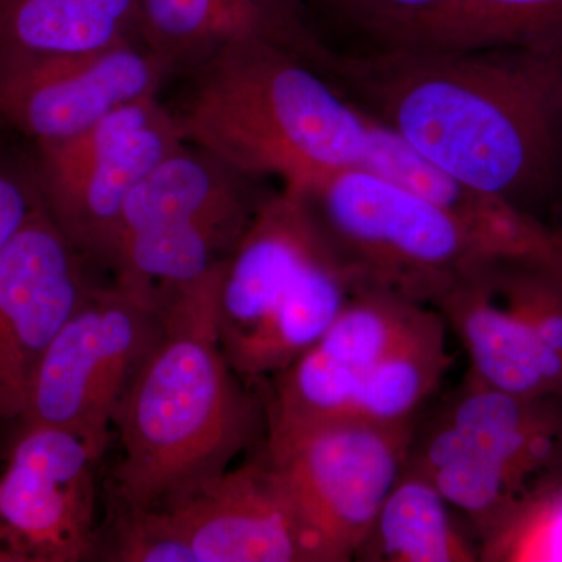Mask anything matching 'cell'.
Listing matches in <instances>:
<instances>
[{
    "label": "cell",
    "mask_w": 562,
    "mask_h": 562,
    "mask_svg": "<svg viewBox=\"0 0 562 562\" xmlns=\"http://www.w3.org/2000/svg\"><path fill=\"white\" fill-rule=\"evenodd\" d=\"M191 74L171 110L181 139L239 176L277 177L297 191L324 173L366 168L373 114L305 58L239 44Z\"/></svg>",
    "instance_id": "3"
},
{
    "label": "cell",
    "mask_w": 562,
    "mask_h": 562,
    "mask_svg": "<svg viewBox=\"0 0 562 562\" xmlns=\"http://www.w3.org/2000/svg\"><path fill=\"white\" fill-rule=\"evenodd\" d=\"M138 40V0H0V54H80Z\"/></svg>",
    "instance_id": "22"
},
{
    "label": "cell",
    "mask_w": 562,
    "mask_h": 562,
    "mask_svg": "<svg viewBox=\"0 0 562 562\" xmlns=\"http://www.w3.org/2000/svg\"><path fill=\"white\" fill-rule=\"evenodd\" d=\"M449 327L438 310L425 308L409 331L366 376L344 419L373 424L416 420L453 364Z\"/></svg>",
    "instance_id": "24"
},
{
    "label": "cell",
    "mask_w": 562,
    "mask_h": 562,
    "mask_svg": "<svg viewBox=\"0 0 562 562\" xmlns=\"http://www.w3.org/2000/svg\"><path fill=\"white\" fill-rule=\"evenodd\" d=\"M353 561L476 562L473 542L425 473L406 462Z\"/></svg>",
    "instance_id": "21"
},
{
    "label": "cell",
    "mask_w": 562,
    "mask_h": 562,
    "mask_svg": "<svg viewBox=\"0 0 562 562\" xmlns=\"http://www.w3.org/2000/svg\"><path fill=\"white\" fill-rule=\"evenodd\" d=\"M165 327L157 299L114 281L91 286L44 351L20 419L74 432L103 457L122 398Z\"/></svg>",
    "instance_id": "6"
},
{
    "label": "cell",
    "mask_w": 562,
    "mask_h": 562,
    "mask_svg": "<svg viewBox=\"0 0 562 562\" xmlns=\"http://www.w3.org/2000/svg\"><path fill=\"white\" fill-rule=\"evenodd\" d=\"M553 220L552 224L557 225L558 228L562 231V187L560 191V195H558L557 203L553 206Z\"/></svg>",
    "instance_id": "29"
},
{
    "label": "cell",
    "mask_w": 562,
    "mask_h": 562,
    "mask_svg": "<svg viewBox=\"0 0 562 562\" xmlns=\"http://www.w3.org/2000/svg\"><path fill=\"white\" fill-rule=\"evenodd\" d=\"M322 70L436 168L536 216L553 211L562 187L561 57L382 46L368 55L330 49Z\"/></svg>",
    "instance_id": "1"
},
{
    "label": "cell",
    "mask_w": 562,
    "mask_h": 562,
    "mask_svg": "<svg viewBox=\"0 0 562 562\" xmlns=\"http://www.w3.org/2000/svg\"><path fill=\"white\" fill-rule=\"evenodd\" d=\"M221 268L165 302V333L114 416V490L124 505L176 501L227 472L266 431L265 403L244 386L217 335Z\"/></svg>",
    "instance_id": "2"
},
{
    "label": "cell",
    "mask_w": 562,
    "mask_h": 562,
    "mask_svg": "<svg viewBox=\"0 0 562 562\" xmlns=\"http://www.w3.org/2000/svg\"><path fill=\"white\" fill-rule=\"evenodd\" d=\"M0 562H9V560H7L5 553L2 552V549H0Z\"/></svg>",
    "instance_id": "30"
},
{
    "label": "cell",
    "mask_w": 562,
    "mask_h": 562,
    "mask_svg": "<svg viewBox=\"0 0 562 562\" xmlns=\"http://www.w3.org/2000/svg\"><path fill=\"white\" fill-rule=\"evenodd\" d=\"M375 38L383 47L524 49L562 58V0H443Z\"/></svg>",
    "instance_id": "19"
},
{
    "label": "cell",
    "mask_w": 562,
    "mask_h": 562,
    "mask_svg": "<svg viewBox=\"0 0 562 562\" xmlns=\"http://www.w3.org/2000/svg\"><path fill=\"white\" fill-rule=\"evenodd\" d=\"M239 176L184 144L136 184L102 265L114 283L162 302L224 265L258 203Z\"/></svg>",
    "instance_id": "5"
},
{
    "label": "cell",
    "mask_w": 562,
    "mask_h": 562,
    "mask_svg": "<svg viewBox=\"0 0 562 562\" xmlns=\"http://www.w3.org/2000/svg\"><path fill=\"white\" fill-rule=\"evenodd\" d=\"M43 203L35 166L27 171L0 147V250Z\"/></svg>",
    "instance_id": "27"
},
{
    "label": "cell",
    "mask_w": 562,
    "mask_h": 562,
    "mask_svg": "<svg viewBox=\"0 0 562 562\" xmlns=\"http://www.w3.org/2000/svg\"><path fill=\"white\" fill-rule=\"evenodd\" d=\"M408 461L468 517L479 543L536 492L438 414L416 424Z\"/></svg>",
    "instance_id": "20"
},
{
    "label": "cell",
    "mask_w": 562,
    "mask_h": 562,
    "mask_svg": "<svg viewBox=\"0 0 562 562\" xmlns=\"http://www.w3.org/2000/svg\"><path fill=\"white\" fill-rule=\"evenodd\" d=\"M479 547L483 562H562V476L536 491Z\"/></svg>",
    "instance_id": "25"
},
{
    "label": "cell",
    "mask_w": 562,
    "mask_h": 562,
    "mask_svg": "<svg viewBox=\"0 0 562 562\" xmlns=\"http://www.w3.org/2000/svg\"><path fill=\"white\" fill-rule=\"evenodd\" d=\"M80 436L24 425L0 475V549L9 562H80L98 554V468Z\"/></svg>",
    "instance_id": "10"
},
{
    "label": "cell",
    "mask_w": 562,
    "mask_h": 562,
    "mask_svg": "<svg viewBox=\"0 0 562 562\" xmlns=\"http://www.w3.org/2000/svg\"><path fill=\"white\" fill-rule=\"evenodd\" d=\"M158 508L195 562H328L265 452Z\"/></svg>",
    "instance_id": "14"
},
{
    "label": "cell",
    "mask_w": 562,
    "mask_h": 562,
    "mask_svg": "<svg viewBox=\"0 0 562 562\" xmlns=\"http://www.w3.org/2000/svg\"><path fill=\"white\" fill-rule=\"evenodd\" d=\"M428 306L369 288H355L327 331L272 375L266 435H284L344 419L366 376L409 331Z\"/></svg>",
    "instance_id": "13"
},
{
    "label": "cell",
    "mask_w": 562,
    "mask_h": 562,
    "mask_svg": "<svg viewBox=\"0 0 562 562\" xmlns=\"http://www.w3.org/2000/svg\"><path fill=\"white\" fill-rule=\"evenodd\" d=\"M435 310L476 379L516 394L562 395V266L492 260Z\"/></svg>",
    "instance_id": "8"
},
{
    "label": "cell",
    "mask_w": 562,
    "mask_h": 562,
    "mask_svg": "<svg viewBox=\"0 0 562 562\" xmlns=\"http://www.w3.org/2000/svg\"><path fill=\"white\" fill-rule=\"evenodd\" d=\"M308 0H138V40L169 74L217 52L272 44L319 68L328 47L312 31Z\"/></svg>",
    "instance_id": "16"
},
{
    "label": "cell",
    "mask_w": 562,
    "mask_h": 562,
    "mask_svg": "<svg viewBox=\"0 0 562 562\" xmlns=\"http://www.w3.org/2000/svg\"><path fill=\"white\" fill-rule=\"evenodd\" d=\"M353 290L349 271L333 254L305 277L257 331L225 357L241 379L276 375L319 341Z\"/></svg>",
    "instance_id": "23"
},
{
    "label": "cell",
    "mask_w": 562,
    "mask_h": 562,
    "mask_svg": "<svg viewBox=\"0 0 562 562\" xmlns=\"http://www.w3.org/2000/svg\"><path fill=\"white\" fill-rule=\"evenodd\" d=\"M295 192L355 288L435 308L458 281L501 260L435 203L368 169L324 173Z\"/></svg>",
    "instance_id": "4"
},
{
    "label": "cell",
    "mask_w": 562,
    "mask_h": 562,
    "mask_svg": "<svg viewBox=\"0 0 562 562\" xmlns=\"http://www.w3.org/2000/svg\"><path fill=\"white\" fill-rule=\"evenodd\" d=\"M44 203L0 250V417L20 419L44 351L91 284Z\"/></svg>",
    "instance_id": "12"
},
{
    "label": "cell",
    "mask_w": 562,
    "mask_h": 562,
    "mask_svg": "<svg viewBox=\"0 0 562 562\" xmlns=\"http://www.w3.org/2000/svg\"><path fill=\"white\" fill-rule=\"evenodd\" d=\"M313 0H308L312 5ZM322 5L360 25L373 36L435 9L443 0H319Z\"/></svg>",
    "instance_id": "28"
},
{
    "label": "cell",
    "mask_w": 562,
    "mask_h": 562,
    "mask_svg": "<svg viewBox=\"0 0 562 562\" xmlns=\"http://www.w3.org/2000/svg\"><path fill=\"white\" fill-rule=\"evenodd\" d=\"M414 430L416 420L338 419L266 436L262 452L328 562L353 561L408 462Z\"/></svg>",
    "instance_id": "7"
},
{
    "label": "cell",
    "mask_w": 562,
    "mask_h": 562,
    "mask_svg": "<svg viewBox=\"0 0 562 562\" xmlns=\"http://www.w3.org/2000/svg\"><path fill=\"white\" fill-rule=\"evenodd\" d=\"M364 169L397 181L435 203L501 260L562 266L561 228L508 199L479 190L436 168L376 117Z\"/></svg>",
    "instance_id": "17"
},
{
    "label": "cell",
    "mask_w": 562,
    "mask_h": 562,
    "mask_svg": "<svg viewBox=\"0 0 562 562\" xmlns=\"http://www.w3.org/2000/svg\"><path fill=\"white\" fill-rule=\"evenodd\" d=\"M99 547H103V560L113 562H195L190 547L172 530L160 508L120 502L105 542Z\"/></svg>",
    "instance_id": "26"
},
{
    "label": "cell",
    "mask_w": 562,
    "mask_h": 562,
    "mask_svg": "<svg viewBox=\"0 0 562 562\" xmlns=\"http://www.w3.org/2000/svg\"><path fill=\"white\" fill-rule=\"evenodd\" d=\"M183 146L158 95L139 99L72 138L35 147L41 199L77 250L103 262L131 192Z\"/></svg>",
    "instance_id": "9"
},
{
    "label": "cell",
    "mask_w": 562,
    "mask_h": 562,
    "mask_svg": "<svg viewBox=\"0 0 562 562\" xmlns=\"http://www.w3.org/2000/svg\"><path fill=\"white\" fill-rule=\"evenodd\" d=\"M168 76L139 41L80 54H0V127L35 147L61 143L157 95Z\"/></svg>",
    "instance_id": "11"
},
{
    "label": "cell",
    "mask_w": 562,
    "mask_h": 562,
    "mask_svg": "<svg viewBox=\"0 0 562 562\" xmlns=\"http://www.w3.org/2000/svg\"><path fill=\"white\" fill-rule=\"evenodd\" d=\"M532 491L562 476V395L498 390L468 371L438 409Z\"/></svg>",
    "instance_id": "18"
},
{
    "label": "cell",
    "mask_w": 562,
    "mask_h": 562,
    "mask_svg": "<svg viewBox=\"0 0 562 562\" xmlns=\"http://www.w3.org/2000/svg\"><path fill=\"white\" fill-rule=\"evenodd\" d=\"M333 254L299 192L284 188L258 203L217 279L216 325L224 353L257 331Z\"/></svg>",
    "instance_id": "15"
}]
</instances>
